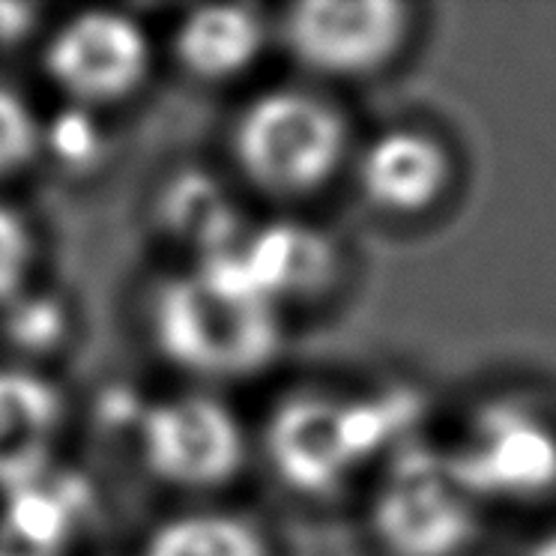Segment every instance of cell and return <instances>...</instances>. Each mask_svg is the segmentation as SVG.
Instances as JSON below:
<instances>
[{"label": "cell", "instance_id": "obj_12", "mask_svg": "<svg viewBox=\"0 0 556 556\" xmlns=\"http://www.w3.org/2000/svg\"><path fill=\"white\" fill-rule=\"evenodd\" d=\"M242 269L254 285L281 305L293 296H308L327 285L332 273L329 242L303 225H269V228L240 237L233 245Z\"/></svg>", "mask_w": 556, "mask_h": 556}, {"label": "cell", "instance_id": "obj_13", "mask_svg": "<svg viewBox=\"0 0 556 556\" xmlns=\"http://www.w3.org/2000/svg\"><path fill=\"white\" fill-rule=\"evenodd\" d=\"M162 222L180 242L198 245V261L240 242L228 194L204 174H182L162 194Z\"/></svg>", "mask_w": 556, "mask_h": 556}, {"label": "cell", "instance_id": "obj_7", "mask_svg": "<svg viewBox=\"0 0 556 556\" xmlns=\"http://www.w3.org/2000/svg\"><path fill=\"white\" fill-rule=\"evenodd\" d=\"M150 39L132 15L87 10L51 34L46 73L73 105L99 109L129 99L150 73Z\"/></svg>", "mask_w": 556, "mask_h": 556}, {"label": "cell", "instance_id": "obj_20", "mask_svg": "<svg viewBox=\"0 0 556 556\" xmlns=\"http://www.w3.org/2000/svg\"><path fill=\"white\" fill-rule=\"evenodd\" d=\"M527 556H556V532H551L547 539H542Z\"/></svg>", "mask_w": 556, "mask_h": 556}, {"label": "cell", "instance_id": "obj_19", "mask_svg": "<svg viewBox=\"0 0 556 556\" xmlns=\"http://www.w3.org/2000/svg\"><path fill=\"white\" fill-rule=\"evenodd\" d=\"M39 25V10L30 3H0V49L25 42Z\"/></svg>", "mask_w": 556, "mask_h": 556}, {"label": "cell", "instance_id": "obj_18", "mask_svg": "<svg viewBox=\"0 0 556 556\" xmlns=\"http://www.w3.org/2000/svg\"><path fill=\"white\" fill-rule=\"evenodd\" d=\"M61 308L49 303H27L25 315H13V332L25 348H51L61 339Z\"/></svg>", "mask_w": 556, "mask_h": 556}, {"label": "cell", "instance_id": "obj_6", "mask_svg": "<svg viewBox=\"0 0 556 556\" xmlns=\"http://www.w3.org/2000/svg\"><path fill=\"white\" fill-rule=\"evenodd\" d=\"M147 470L182 491L228 484L245 464V431L225 401L182 392L150 404L138 422Z\"/></svg>", "mask_w": 556, "mask_h": 556}, {"label": "cell", "instance_id": "obj_8", "mask_svg": "<svg viewBox=\"0 0 556 556\" xmlns=\"http://www.w3.org/2000/svg\"><path fill=\"white\" fill-rule=\"evenodd\" d=\"M288 46L324 75H368L407 39V7L392 0H312L285 22Z\"/></svg>", "mask_w": 556, "mask_h": 556}, {"label": "cell", "instance_id": "obj_1", "mask_svg": "<svg viewBox=\"0 0 556 556\" xmlns=\"http://www.w3.org/2000/svg\"><path fill=\"white\" fill-rule=\"evenodd\" d=\"M150 332L174 368L198 380H240L273 363L281 344L278 305L228 252L194 261L150 303Z\"/></svg>", "mask_w": 556, "mask_h": 556}, {"label": "cell", "instance_id": "obj_2", "mask_svg": "<svg viewBox=\"0 0 556 556\" xmlns=\"http://www.w3.org/2000/svg\"><path fill=\"white\" fill-rule=\"evenodd\" d=\"M407 401L293 395L281 401L266 425V458L278 479L305 496H324L351 482L365 460L407 428Z\"/></svg>", "mask_w": 556, "mask_h": 556}, {"label": "cell", "instance_id": "obj_10", "mask_svg": "<svg viewBox=\"0 0 556 556\" xmlns=\"http://www.w3.org/2000/svg\"><path fill=\"white\" fill-rule=\"evenodd\" d=\"M452 162L446 147L419 129L377 135L359 159L365 198L392 216H416L446 192Z\"/></svg>", "mask_w": 556, "mask_h": 556}, {"label": "cell", "instance_id": "obj_4", "mask_svg": "<svg viewBox=\"0 0 556 556\" xmlns=\"http://www.w3.org/2000/svg\"><path fill=\"white\" fill-rule=\"evenodd\" d=\"M446 460L476 503H532L556 491V425L530 401H488Z\"/></svg>", "mask_w": 556, "mask_h": 556}, {"label": "cell", "instance_id": "obj_5", "mask_svg": "<svg viewBox=\"0 0 556 556\" xmlns=\"http://www.w3.org/2000/svg\"><path fill=\"white\" fill-rule=\"evenodd\" d=\"M371 520L389 556H455L476 532V500L446 455L410 446L377 488Z\"/></svg>", "mask_w": 556, "mask_h": 556}, {"label": "cell", "instance_id": "obj_11", "mask_svg": "<svg viewBox=\"0 0 556 556\" xmlns=\"http://www.w3.org/2000/svg\"><path fill=\"white\" fill-rule=\"evenodd\" d=\"M264 37V18L252 7H198L177 27L174 54L198 81H228L252 70Z\"/></svg>", "mask_w": 556, "mask_h": 556}, {"label": "cell", "instance_id": "obj_14", "mask_svg": "<svg viewBox=\"0 0 556 556\" xmlns=\"http://www.w3.org/2000/svg\"><path fill=\"white\" fill-rule=\"evenodd\" d=\"M141 556H269L264 532L230 511H186L147 535Z\"/></svg>", "mask_w": 556, "mask_h": 556}, {"label": "cell", "instance_id": "obj_16", "mask_svg": "<svg viewBox=\"0 0 556 556\" xmlns=\"http://www.w3.org/2000/svg\"><path fill=\"white\" fill-rule=\"evenodd\" d=\"M42 150V123L13 87L0 85V177L22 170Z\"/></svg>", "mask_w": 556, "mask_h": 556}, {"label": "cell", "instance_id": "obj_3", "mask_svg": "<svg viewBox=\"0 0 556 556\" xmlns=\"http://www.w3.org/2000/svg\"><path fill=\"white\" fill-rule=\"evenodd\" d=\"M230 144L240 170L257 189L308 194L339 170L348 126L327 99L285 87L242 109Z\"/></svg>", "mask_w": 556, "mask_h": 556}, {"label": "cell", "instance_id": "obj_9", "mask_svg": "<svg viewBox=\"0 0 556 556\" xmlns=\"http://www.w3.org/2000/svg\"><path fill=\"white\" fill-rule=\"evenodd\" d=\"M66 404L49 377L30 368H0V494L54 470Z\"/></svg>", "mask_w": 556, "mask_h": 556}, {"label": "cell", "instance_id": "obj_15", "mask_svg": "<svg viewBox=\"0 0 556 556\" xmlns=\"http://www.w3.org/2000/svg\"><path fill=\"white\" fill-rule=\"evenodd\" d=\"M42 150L66 170H93L105 153V135L90 109L70 105L49 126H42Z\"/></svg>", "mask_w": 556, "mask_h": 556}, {"label": "cell", "instance_id": "obj_17", "mask_svg": "<svg viewBox=\"0 0 556 556\" xmlns=\"http://www.w3.org/2000/svg\"><path fill=\"white\" fill-rule=\"evenodd\" d=\"M34 264V233L22 213L0 204V305L13 303L25 293Z\"/></svg>", "mask_w": 556, "mask_h": 556}]
</instances>
